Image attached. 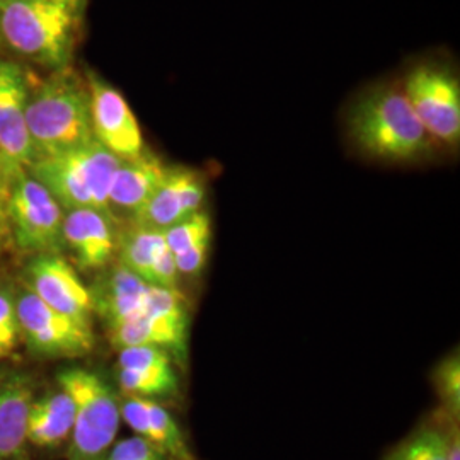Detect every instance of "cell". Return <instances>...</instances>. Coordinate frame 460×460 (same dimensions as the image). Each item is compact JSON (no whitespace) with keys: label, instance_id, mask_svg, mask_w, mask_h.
<instances>
[{"label":"cell","instance_id":"4316f807","mask_svg":"<svg viewBox=\"0 0 460 460\" xmlns=\"http://www.w3.org/2000/svg\"><path fill=\"white\" fill-rule=\"evenodd\" d=\"M19 164L7 161L0 154V254L13 243L11 226H9V190H11V178L13 171Z\"/></svg>","mask_w":460,"mask_h":460},{"label":"cell","instance_id":"8fae6325","mask_svg":"<svg viewBox=\"0 0 460 460\" xmlns=\"http://www.w3.org/2000/svg\"><path fill=\"white\" fill-rule=\"evenodd\" d=\"M30 79L22 66L0 58V154L14 164L30 167L34 150L28 125L26 106Z\"/></svg>","mask_w":460,"mask_h":460},{"label":"cell","instance_id":"1f68e13d","mask_svg":"<svg viewBox=\"0 0 460 460\" xmlns=\"http://www.w3.org/2000/svg\"><path fill=\"white\" fill-rule=\"evenodd\" d=\"M4 2H5V0H0V4H4Z\"/></svg>","mask_w":460,"mask_h":460},{"label":"cell","instance_id":"ba28073f","mask_svg":"<svg viewBox=\"0 0 460 460\" xmlns=\"http://www.w3.org/2000/svg\"><path fill=\"white\" fill-rule=\"evenodd\" d=\"M16 314L19 332L40 355L75 358L94 348L91 326L57 313L30 290L17 298Z\"/></svg>","mask_w":460,"mask_h":460},{"label":"cell","instance_id":"30bf717a","mask_svg":"<svg viewBox=\"0 0 460 460\" xmlns=\"http://www.w3.org/2000/svg\"><path fill=\"white\" fill-rule=\"evenodd\" d=\"M26 275L31 294L57 313L93 328L91 292L60 254H38Z\"/></svg>","mask_w":460,"mask_h":460},{"label":"cell","instance_id":"52a82bcc","mask_svg":"<svg viewBox=\"0 0 460 460\" xmlns=\"http://www.w3.org/2000/svg\"><path fill=\"white\" fill-rule=\"evenodd\" d=\"M402 91L428 135L448 147L460 140V83L452 68L440 64L414 66Z\"/></svg>","mask_w":460,"mask_h":460},{"label":"cell","instance_id":"8992f818","mask_svg":"<svg viewBox=\"0 0 460 460\" xmlns=\"http://www.w3.org/2000/svg\"><path fill=\"white\" fill-rule=\"evenodd\" d=\"M9 226L13 243L31 254H58L64 246V208L49 190L16 165L9 190Z\"/></svg>","mask_w":460,"mask_h":460},{"label":"cell","instance_id":"5bb4252c","mask_svg":"<svg viewBox=\"0 0 460 460\" xmlns=\"http://www.w3.org/2000/svg\"><path fill=\"white\" fill-rule=\"evenodd\" d=\"M121 420L135 435L159 448L167 460H198L172 414L154 399L125 395L119 399Z\"/></svg>","mask_w":460,"mask_h":460},{"label":"cell","instance_id":"3957f363","mask_svg":"<svg viewBox=\"0 0 460 460\" xmlns=\"http://www.w3.org/2000/svg\"><path fill=\"white\" fill-rule=\"evenodd\" d=\"M77 14L68 0H5L0 4V41L34 64L66 68Z\"/></svg>","mask_w":460,"mask_h":460},{"label":"cell","instance_id":"83f0119b","mask_svg":"<svg viewBox=\"0 0 460 460\" xmlns=\"http://www.w3.org/2000/svg\"><path fill=\"white\" fill-rule=\"evenodd\" d=\"M106 460H167L164 454L147 442L146 438L135 435L132 438L121 440L111 447Z\"/></svg>","mask_w":460,"mask_h":460},{"label":"cell","instance_id":"603a6c76","mask_svg":"<svg viewBox=\"0 0 460 460\" xmlns=\"http://www.w3.org/2000/svg\"><path fill=\"white\" fill-rule=\"evenodd\" d=\"M165 244L172 254L181 252L184 249L210 243L212 239V220L207 212L199 210L190 215L180 224L164 230Z\"/></svg>","mask_w":460,"mask_h":460},{"label":"cell","instance_id":"4fadbf2b","mask_svg":"<svg viewBox=\"0 0 460 460\" xmlns=\"http://www.w3.org/2000/svg\"><path fill=\"white\" fill-rule=\"evenodd\" d=\"M64 244L83 271L104 270L118 251L119 230L111 212L96 208L66 210L62 226Z\"/></svg>","mask_w":460,"mask_h":460},{"label":"cell","instance_id":"d6986e66","mask_svg":"<svg viewBox=\"0 0 460 460\" xmlns=\"http://www.w3.org/2000/svg\"><path fill=\"white\" fill-rule=\"evenodd\" d=\"M33 394L24 382L0 387V460L16 459L28 442V420Z\"/></svg>","mask_w":460,"mask_h":460},{"label":"cell","instance_id":"7a4b0ae2","mask_svg":"<svg viewBox=\"0 0 460 460\" xmlns=\"http://www.w3.org/2000/svg\"><path fill=\"white\" fill-rule=\"evenodd\" d=\"M26 125L34 159L62 154L94 140L87 83L72 66L55 70L30 91Z\"/></svg>","mask_w":460,"mask_h":460},{"label":"cell","instance_id":"4dcf8cb0","mask_svg":"<svg viewBox=\"0 0 460 460\" xmlns=\"http://www.w3.org/2000/svg\"><path fill=\"white\" fill-rule=\"evenodd\" d=\"M75 9H79L81 11V5H83L84 0H68Z\"/></svg>","mask_w":460,"mask_h":460},{"label":"cell","instance_id":"6da1fadb","mask_svg":"<svg viewBox=\"0 0 460 460\" xmlns=\"http://www.w3.org/2000/svg\"><path fill=\"white\" fill-rule=\"evenodd\" d=\"M348 132L362 152L385 163L425 159L435 142L397 84H384L363 94L349 110Z\"/></svg>","mask_w":460,"mask_h":460},{"label":"cell","instance_id":"484cf974","mask_svg":"<svg viewBox=\"0 0 460 460\" xmlns=\"http://www.w3.org/2000/svg\"><path fill=\"white\" fill-rule=\"evenodd\" d=\"M19 336L16 302L9 292L0 288V358L13 353Z\"/></svg>","mask_w":460,"mask_h":460},{"label":"cell","instance_id":"9a60e30c","mask_svg":"<svg viewBox=\"0 0 460 460\" xmlns=\"http://www.w3.org/2000/svg\"><path fill=\"white\" fill-rule=\"evenodd\" d=\"M148 287L150 285L144 279L118 263L93 290H89L93 311L106 323L110 331L118 328L128 319L144 313Z\"/></svg>","mask_w":460,"mask_h":460},{"label":"cell","instance_id":"277c9868","mask_svg":"<svg viewBox=\"0 0 460 460\" xmlns=\"http://www.w3.org/2000/svg\"><path fill=\"white\" fill-rule=\"evenodd\" d=\"M119 163L115 154L94 138L81 147L38 157L30 165V171L62 208H96L111 212L108 198Z\"/></svg>","mask_w":460,"mask_h":460},{"label":"cell","instance_id":"7c38bea8","mask_svg":"<svg viewBox=\"0 0 460 460\" xmlns=\"http://www.w3.org/2000/svg\"><path fill=\"white\" fill-rule=\"evenodd\" d=\"M205 197L207 184L197 171L167 167L164 180L147 203L133 215L132 224L157 230L169 229L199 212Z\"/></svg>","mask_w":460,"mask_h":460},{"label":"cell","instance_id":"5b68a950","mask_svg":"<svg viewBox=\"0 0 460 460\" xmlns=\"http://www.w3.org/2000/svg\"><path fill=\"white\" fill-rule=\"evenodd\" d=\"M58 384L75 408L70 460H106L121 423L119 397L98 374L85 368H66Z\"/></svg>","mask_w":460,"mask_h":460},{"label":"cell","instance_id":"d4e9b609","mask_svg":"<svg viewBox=\"0 0 460 460\" xmlns=\"http://www.w3.org/2000/svg\"><path fill=\"white\" fill-rule=\"evenodd\" d=\"M171 367V355L157 346H128L119 349L118 368L148 370Z\"/></svg>","mask_w":460,"mask_h":460},{"label":"cell","instance_id":"44dd1931","mask_svg":"<svg viewBox=\"0 0 460 460\" xmlns=\"http://www.w3.org/2000/svg\"><path fill=\"white\" fill-rule=\"evenodd\" d=\"M118 384L123 394L144 399L171 395L178 391V377L172 365L148 370L118 368Z\"/></svg>","mask_w":460,"mask_h":460},{"label":"cell","instance_id":"2e32d148","mask_svg":"<svg viewBox=\"0 0 460 460\" xmlns=\"http://www.w3.org/2000/svg\"><path fill=\"white\" fill-rule=\"evenodd\" d=\"M190 315H163L144 311L118 328L110 331L111 343L118 349L128 346H157L169 355H186Z\"/></svg>","mask_w":460,"mask_h":460},{"label":"cell","instance_id":"e0dca14e","mask_svg":"<svg viewBox=\"0 0 460 460\" xmlns=\"http://www.w3.org/2000/svg\"><path fill=\"white\" fill-rule=\"evenodd\" d=\"M165 172L167 165L148 150L138 159L121 161L110 188V210L118 208L133 217L155 193Z\"/></svg>","mask_w":460,"mask_h":460},{"label":"cell","instance_id":"ac0fdd59","mask_svg":"<svg viewBox=\"0 0 460 460\" xmlns=\"http://www.w3.org/2000/svg\"><path fill=\"white\" fill-rule=\"evenodd\" d=\"M75 408L72 397L60 391L31 402L28 420V442L36 447H58L70 440Z\"/></svg>","mask_w":460,"mask_h":460},{"label":"cell","instance_id":"7402d4cb","mask_svg":"<svg viewBox=\"0 0 460 460\" xmlns=\"http://www.w3.org/2000/svg\"><path fill=\"white\" fill-rule=\"evenodd\" d=\"M448 438L450 429L445 431L437 425L418 428L397 445L385 460H447Z\"/></svg>","mask_w":460,"mask_h":460},{"label":"cell","instance_id":"f546056e","mask_svg":"<svg viewBox=\"0 0 460 460\" xmlns=\"http://www.w3.org/2000/svg\"><path fill=\"white\" fill-rule=\"evenodd\" d=\"M447 460H460V438L457 427L450 428V438H448V450H447Z\"/></svg>","mask_w":460,"mask_h":460},{"label":"cell","instance_id":"cb8c5ba5","mask_svg":"<svg viewBox=\"0 0 460 460\" xmlns=\"http://www.w3.org/2000/svg\"><path fill=\"white\" fill-rule=\"evenodd\" d=\"M435 385L450 418H457L460 411V358L457 353L437 367Z\"/></svg>","mask_w":460,"mask_h":460},{"label":"cell","instance_id":"ffe728a7","mask_svg":"<svg viewBox=\"0 0 460 460\" xmlns=\"http://www.w3.org/2000/svg\"><path fill=\"white\" fill-rule=\"evenodd\" d=\"M165 249L164 230L132 224L130 229L119 232L116 252L121 266L148 283L152 268Z\"/></svg>","mask_w":460,"mask_h":460},{"label":"cell","instance_id":"9c48e42d","mask_svg":"<svg viewBox=\"0 0 460 460\" xmlns=\"http://www.w3.org/2000/svg\"><path fill=\"white\" fill-rule=\"evenodd\" d=\"M85 83L94 138L119 161H133L144 155L147 152L146 142L127 99L94 72H87Z\"/></svg>","mask_w":460,"mask_h":460},{"label":"cell","instance_id":"f1b7e54d","mask_svg":"<svg viewBox=\"0 0 460 460\" xmlns=\"http://www.w3.org/2000/svg\"><path fill=\"white\" fill-rule=\"evenodd\" d=\"M208 249H210V243H203L198 246L184 249L181 252L174 254V261H176V268L180 275H190L195 277L199 275L201 270L207 264V258H208Z\"/></svg>","mask_w":460,"mask_h":460}]
</instances>
